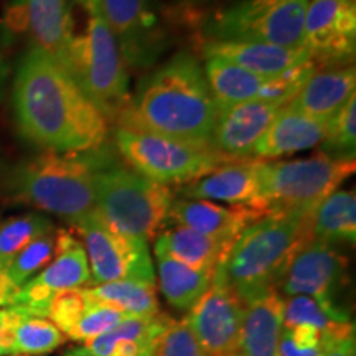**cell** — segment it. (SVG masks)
<instances>
[{
	"label": "cell",
	"instance_id": "cell-1",
	"mask_svg": "<svg viewBox=\"0 0 356 356\" xmlns=\"http://www.w3.org/2000/svg\"><path fill=\"white\" fill-rule=\"evenodd\" d=\"M13 109L20 134L53 152L101 149L109 121L74 79L37 48L22 58L13 83Z\"/></svg>",
	"mask_w": 356,
	"mask_h": 356
},
{
	"label": "cell",
	"instance_id": "cell-2",
	"mask_svg": "<svg viewBox=\"0 0 356 356\" xmlns=\"http://www.w3.org/2000/svg\"><path fill=\"white\" fill-rule=\"evenodd\" d=\"M216 114L203 66L188 53H178L140 84L115 119L118 127L211 147Z\"/></svg>",
	"mask_w": 356,
	"mask_h": 356
},
{
	"label": "cell",
	"instance_id": "cell-3",
	"mask_svg": "<svg viewBox=\"0 0 356 356\" xmlns=\"http://www.w3.org/2000/svg\"><path fill=\"white\" fill-rule=\"evenodd\" d=\"M108 165L99 149L88 152L44 150L8 173L6 193L13 203L30 204L76 226L96 211L95 177Z\"/></svg>",
	"mask_w": 356,
	"mask_h": 356
},
{
	"label": "cell",
	"instance_id": "cell-4",
	"mask_svg": "<svg viewBox=\"0 0 356 356\" xmlns=\"http://www.w3.org/2000/svg\"><path fill=\"white\" fill-rule=\"evenodd\" d=\"M312 239V216L270 213L236 239L220 270L243 304L277 291L296 252Z\"/></svg>",
	"mask_w": 356,
	"mask_h": 356
},
{
	"label": "cell",
	"instance_id": "cell-5",
	"mask_svg": "<svg viewBox=\"0 0 356 356\" xmlns=\"http://www.w3.org/2000/svg\"><path fill=\"white\" fill-rule=\"evenodd\" d=\"M81 22L73 19L63 70L89 101L113 121L127 104L129 76L118 40L106 20L102 0H74Z\"/></svg>",
	"mask_w": 356,
	"mask_h": 356
},
{
	"label": "cell",
	"instance_id": "cell-6",
	"mask_svg": "<svg viewBox=\"0 0 356 356\" xmlns=\"http://www.w3.org/2000/svg\"><path fill=\"white\" fill-rule=\"evenodd\" d=\"M355 173V160L317 154L310 159L261 160V195L267 215L312 216L325 198Z\"/></svg>",
	"mask_w": 356,
	"mask_h": 356
},
{
	"label": "cell",
	"instance_id": "cell-7",
	"mask_svg": "<svg viewBox=\"0 0 356 356\" xmlns=\"http://www.w3.org/2000/svg\"><path fill=\"white\" fill-rule=\"evenodd\" d=\"M173 193L136 170L104 167L95 177L96 211L124 234L149 239L168 220Z\"/></svg>",
	"mask_w": 356,
	"mask_h": 356
},
{
	"label": "cell",
	"instance_id": "cell-8",
	"mask_svg": "<svg viewBox=\"0 0 356 356\" xmlns=\"http://www.w3.org/2000/svg\"><path fill=\"white\" fill-rule=\"evenodd\" d=\"M115 144L134 170L167 186L193 184L234 162L211 147H195L137 129H115Z\"/></svg>",
	"mask_w": 356,
	"mask_h": 356
},
{
	"label": "cell",
	"instance_id": "cell-9",
	"mask_svg": "<svg viewBox=\"0 0 356 356\" xmlns=\"http://www.w3.org/2000/svg\"><path fill=\"white\" fill-rule=\"evenodd\" d=\"M309 0H241L207 24L211 40L252 42L299 50Z\"/></svg>",
	"mask_w": 356,
	"mask_h": 356
},
{
	"label": "cell",
	"instance_id": "cell-10",
	"mask_svg": "<svg viewBox=\"0 0 356 356\" xmlns=\"http://www.w3.org/2000/svg\"><path fill=\"white\" fill-rule=\"evenodd\" d=\"M74 228L84 239L92 284L115 280L155 284L152 257L145 239L121 233L97 211L83 218Z\"/></svg>",
	"mask_w": 356,
	"mask_h": 356
},
{
	"label": "cell",
	"instance_id": "cell-11",
	"mask_svg": "<svg viewBox=\"0 0 356 356\" xmlns=\"http://www.w3.org/2000/svg\"><path fill=\"white\" fill-rule=\"evenodd\" d=\"M243 314L244 304L218 267L211 286L188 310L185 320L208 356H239Z\"/></svg>",
	"mask_w": 356,
	"mask_h": 356
},
{
	"label": "cell",
	"instance_id": "cell-12",
	"mask_svg": "<svg viewBox=\"0 0 356 356\" xmlns=\"http://www.w3.org/2000/svg\"><path fill=\"white\" fill-rule=\"evenodd\" d=\"M304 48L317 68L350 65L356 50L355 0H309Z\"/></svg>",
	"mask_w": 356,
	"mask_h": 356
},
{
	"label": "cell",
	"instance_id": "cell-13",
	"mask_svg": "<svg viewBox=\"0 0 356 356\" xmlns=\"http://www.w3.org/2000/svg\"><path fill=\"white\" fill-rule=\"evenodd\" d=\"M346 257L333 244L312 238L292 257L277 291L286 297L307 296L337 305V293L346 279Z\"/></svg>",
	"mask_w": 356,
	"mask_h": 356
},
{
	"label": "cell",
	"instance_id": "cell-14",
	"mask_svg": "<svg viewBox=\"0 0 356 356\" xmlns=\"http://www.w3.org/2000/svg\"><path fill=\"white\" fill-rule=\"evenodd\" d=\"M92 284L86 251L70 231L58 229V251L53 261L19 289L15 304L47 317L48 305L56 293L84 289Z\"/></svg>",
	"mask_w": 356,
	"mask_h": 356
},
{
	"label": "cell",
	"instance_id": "cell-15",
	"mask_svg": "<svg viewBox=\"0 0 356 356\" xmlns=\"http://www.w3.org/2000/svg\"><path fill=\"white\" fill-rule=\"evenodd\" d=\"M102 10L124 63L134 68L152 63L162 51L155 0H102Z\"/></svg>",
	"mask_w": 356,
	"mask_h": 356
},
{
	"label": "cell",
	"instance_id": "cell-16",
	"mask_svg": "<svg viewBox=\"0 0 356 356\" xmlns=\"http://www.w3.org/2000/svg\"><path fill=\"white\" fill-rule=\"evenodd\" d=\"M3 25L8 32L29 35L32 48L53 58L63 68L71 30L70 0H13Z\"/></svg>",
	"mask_w": 356,
	"mask_h": 356
},
{
	"label": "cell",
	"instance_id": "cell-17",
	"mask_svg": "<svg viewBox=\"0 0 356 356\" xmlns=\"http://www.w3.org/2000/svg\"><path fill=\"white\" fill-rule=\"evenodd\" d=\"M280 108L284 106L257 99L218 108L211 147L228 159H252L256 144Z\"/></svg>",
	"mask_w": 356,
	"mask_h": 356
},
{
	"label": "cell",
	"instance_id": "cell-18",
	"mask_svg": "<svg viewBox=\"0 0 356 356\" xmlns=\"http://www.w3.org/2000/svg\"><path fill=\"white\" fill-rule=\"evenodd\" d=\"M259 165L261 160L256 159L234 160L210 175L184 186L181 195L188 200H218L252 208L267 215L261 195Z\"/></svg>",
	"mask_w": 356,
	"mask_h": 356
},
{
	"label": "cell",
	"instance_id": "cell-19",
	"mask_svg": "<svg viewBox=\"0 0 356 356\" xmlns=\"http://www.w3.org/2000/svg\"><path fill=\"white\" fill-rule=\"evenodd\" d=\"M266 213L238 204H220L210 200H173L168 220L220 241L234 244L252 222Z\"/></svg>",
	"mask_w": 356,
	"mask_h": 356
},
{
	"label": "cell",
	"instance_id": "cell-20",
	"mask_svg": "<svg viewBox=\"0 0 356 356\" xmlns=\"http://www.w3.org/2000/svg\"><path fill=\"white\" fill-rule=\"evenodd\" d=\"M356 73L353 65L315 68L296 97L289 102L292 109L320 121H330L355 96Z\"/></svg>",
	"mask_w": 356,
	"mask_h": 356
},
{
	"label": "cell",
	"instance_id": "cell-21",
	"mask_svg": "<svg viewBox=\"0 0 356 356\" xmlns=\"http://www.w3.org/2000/svg\"><path fill=\"white\" fill-rule=\"evenodd\" d=\"M327 129L328 121L314 119L286 104L279 109L274 121L256 144L252 159L273 160L309 150L322 144Z\"/></svg>",
	"mask_w": 356,
	"mask_h": 356
},
{
	"label": "cell",
	"instance_id": "cell-22",
	"mask_svg": "<svg viewBox=\"0 0 356 356\" xmlns=\"http://www.w3.org/2000/svg\"><path fill=\"white\" fill-rule=\"evenodd\" d=\"M202 53L204 58H221L266 78L277 76L310 60L305 48L291 50V48L275 47V44L252 42L208 40L207 43H203Z\"/></svg>",
	"mask_w": 356,
	"mask_h": 356
},
{
	"label": "cell",
	"instance_id": "cell-23",
	"mask_svg": "<svg viewBox=\"0 0 356 356\" xmlns=\"http://www.w3.org/2000/svg\"><path fill=\"white\" fill-rule=\"evenodd\" d=\"M284 304L279 291H269L244 304L241 327L243 356H279Z\"/></svg>",
	"mask_w": 356,
	"mask_h": 356
},
{
	"label": "cell",
	"instance_id": "cell-24",
	"mask_svg": "<svg viewBox=\"0 0 356 356\" xmlns=\"http://www.w3.org/2000/svg\"><path fill=\"white\" fill-rule=\"evenodd\" d=\"M231 246L233 244L175 225L155 238L154 251L155 256H168L193 269L216 270L225 262Z\"/></svg>",
	"mask_w": 356,
	"mask_h": 356
},
{
	"label": "cell",
	"instance_id": "cell-25",
	"mask_svg": "<svg viewBox=\"0 0 356 356\" xmlns=\"http://www.w3.org/2000/svg\"><path fill=\"white\" fill-rule=\"evenodd\" d=\"M203 71L216 109L257 99L269 79L221 58H207Z\"/></svg>",
	"mask_w": 356,
	"mask_h": 356
},
{
	"label": "cell",
	"instance_id": "cell-26",
	"mask_svg": "<svg viewBox=\"0 0 356 356\" xmlns=\"http://www.w3.org/2000/svg\"><path fill=\"white\" fill-rule=\"evenodd\" d=\"M159 282L168 304L175 310L188 312L211 286L216 270L193 269L168 256H155Z\"/></svg>",
	"mask_w": 356,
	"mask_h": 356
},
{
	"label": "cell",
	"instance_id": "cell-27",
	"mask_svg": "<svg viewBox=\"0 0 356 356\" xmlns=\"http://www.w3.org/2000/svg\"><path fill=\"white\" fill-rule=\"evenodd\" d=\"M312 238L325 243L356 241V197L355 191H335L325 198L312 215Z\"/></svg>",
	"mask_w": 356,
	"mask_h": 356
},
{
	"label": "cell",
	"instance_id": "cell-28",
	"mask_svg": "<svg viewBox=\"0 0 356 356\" xmlns=\"http://www.w3.org/2000/svg\"><path fill=\"white\" fill-rule=\"evenodd\" d=\"M91 299L113 307L129 317H152L160 314L155 284L136 280H115V282L92 284L84 287Z\"/></svg>",
	"mask_w": 356,
	"mask_h": 356
},
{
	"label": "cell",
	"instance_id": "cell-29",
	"mask_svg": "<svg viewBox=\"0 0 356 356\" xmlns=\"http://www.w3.org/2000/svg\"><path fill=\"white\" fill-rule=\"evenodd\" d=\"M353 323L350 314L335 304H327L307 296L287 297L284 304V330L307 327L322 333H333Z\"/></svg>",
	"mask_w": 356,
	"mask_h": 356
},
{
	"label": "cell",
	"instance_id": "cell-30",
	"mask_svg": "<svg viewBox=\"0 0 356 356\" xmlns=\"http://www.w3.org/2000/svg\"><path fill=\"white\" fill-rule=\"evenodd\" d=\"M51 228H55V225L50 218L40 213L0 218V267L7 270L22 249Z\"/></svg>",
	"mask_w": 356,
	"mask_h": 356
},
{
	"label": "cell",
	"instance_id": "cell-31",
	"mask_svg": "<svg viewBox=\"0 0 356 356\" xmlns=\"http://www.w3.org/2000/svg\"><path fill=\"white\" fill-rule=\"evenodd\" d=\"M65 335L51 320L37 314H29L15 330L13 355H47L65 343Z\"/></svg>",
	"mask_w": 356,
	"mask_h": 356
},
{
	"label": "cell",
	"instance_id": "cell-32",
	"mask_svg": "<svg viewBox=\"0 0 356 356\" xmlns=\"http://www.w3.org/2000/svg\"><path fill=\"white\" fill-rule=\"evenodd\" d=\"M58 251V228H51L47 233L38 236L25 249L13 257L10 266L7 267L8 277L17 287L29 282L35 274L43 270Z\"/></svg>",
	"mask_w": 356,
	"mask_h": 356
},
{
	"label": "cell",
	"instance_id": "cell-33",
	"mask_svg": "<svg viewBox=\"0 0 356 356\" xmlns=\"http://www.w3.org/2000/svg\"><path fill=\"white\" fill-rule=\"evenodd\" d=\"M356 147V96L346 102L328 121L327 136L322 142V154L335 159L355 160Z\"/></svg>",
	"mask_w": 356,
	"mask_h": 356
},
{
	"label": "cell",
	"instance_id": "cell-34",
	"mask_svg": "<svg viewBox=\"0 0 356 356\" xmlns=\"http://www.w3.org/2000/svg\"><path fill=\"white\" fill-rule=\"evenodd\" d=\"M89 302L91 299L84 289L63 291L51 299L47 310V318L51 320L65 337H70L86 312Z\"/></svg>",
	"mask_w": 356,
	"mask_h": 356
},
{
	"label": "cell",
	"instance_id": "cell-35",
	"mask_svg": "<svg viewBox=\"0 0 356 356\" xmlns=\"http://www.w3.org/2000/svg\"><path fill=\"white\" fill-rule=\"evenodd\" d=\"M124 317H127V315H124L122 312L91 299L81 320H79L68 338L74 341H84L86 343V341L92 340V338L109 333Z\"/></svg>",
	"mask_w": 356,
	"mask_h": 356
},
{
	"label": "cell",
	"instance_id": "cell-36",
	"mask_svg": "<svg viewBox=\"0 0 356 356\" xmlns=\"http://www.w3.org/2000/svg\"><path fill=\"white\" fill-rule=\"evenodd\" d=\"M172 322L170 317L163 314L152 315V317H124L109 333L118 338L137 341V343L159 346L160 338Z\"/></svg>",
	"mask_w": 356,
	"mask_h": 356
},
{
	"label": "cell",
	"instance_id": "cell-37",
	"mask_svg": "<svg viewBox=\"0 0 356 356\" xmlns=\"http://www.w3.org/2000/svg\"><path fill=\"white\" fill-rule=\"evenodd\" d=\"M155 356H208L186 320H173L160 338Z\"/></svg>",
	"mask_w": 356,
	"mask_h": 356
},
{
	"label": "cell",
	"instance_id": "cell-38",
	"mask_svg": "<svg viewBox=\"0 0 356 356\" xmlns=\"http://www.w3.org/2000/svg\"><path fill=\"white\" fill-rule=\"evenodd\" d=\"M84 348L95 356H155L157 351V346L118 338L113 333L92 338L84 343Z\"/></svg>",
	"mask_w": 356,
	"mask_h": 356
},
{
	"label": "cell",
	"instance_id": "cell-39",
	"mask_svg": "<svg viewBox=\"0 0 356 356\" xmlns=\"http://www.w3.org/2000/svg\"><path fill=\"white\" fill-rule=\"evenodd\" d=\"M29 314H35V312L24 305H10L0 309V356L13 355L15 330Z\"/></svg>",
	"mask_w": 356,
	"mask_h": 356
},
{
	"label": "cell",
	"instance_id": "cell-40",
	"mask_svg": "<svg viewBox=\"0 0 356 356\" xmlns=\"http://www.w3.org/2000/svg\"><path fill=\"white\" fill-rule=\"evenodd\" d=\"M322 356H356L355 325H350L345 330L335 333Z\"/></svg>",
	"mask_w": 356,
	"mask_h": 356
},
{
	"label": "cell",
	"instance_id": "cell-41",
	"mask_svg": "<svg viewBox=\"0 0 356 356\" xmlns=\"http://www.w3.org/2000/svg\"><path fill=\"white\" fill-rule=\"evenodd\" d=\"M19 289L8 277L7 270L0 267V307H10L15 304Z\"/></svg>",
	"mask_w": 356,
	"mask_h": 356
},
{
	"label": "cell",
	"instance_id": "cell-42",
	"mask_svg": "<svg viewBox=\"0 0 356 356\" xmlns=\"http://www.w3.org/2000/svg\"><path fill=\"white\" fill-rule=\"evenodd\" d=\"M8 74V66L6 58H3L2 48H0V97L3 95V86H6V79Z\"/></svg>",
	"mask_w": 356,
	"mask_h": 356
},
{
	"label": "cell",
	"instance_id": "cell-43",
	"mask_svg": "<svg viewBox=\"0 0 356 356\" xmlns=\"http://www.w3.org/2000/svg\"><path fill=\"white\" fill-rule=\"evenodd\" d=\"M63 356H95V355L89 353V351L84 348V346H79V348H73V350L66 351Z\"/></svg>",
	"mask_w": 356,
	"mask_h": 356
},
{
	"label": "cell",
	"instance_id": "cell-44",
	"mask_svg": "<svg viewBox=\"0 0 356 356\" xmlns=\"http://www.w3.org/2000/svg\"><path fill=\"white\" fill-rule=\"evenodd\" d=\"M8 356H30V355H20V353H15V355H8Z\"/></svg>",
	"mask_w": 356,
	"mask_h": 356
},
{
	"label": "cell",
	"instance_id": "cell-45",
	"mask_svg": "<svg viewBox=\"0 0 356 356\" xmlns=\"http://www.w3.org/2000/svg\"><path fill=\"white\" fill-rule=\"evenodd\" d=\"M188 2H204V0H188Z\"/></svg>",
	"mask_w": 356,
	"mask_h": 356
},
{
	"label": "cell",
	"instance_id": "cell-46",
	"mask_svg": "<svg viewBox=\"0 0 356 356\" xmlns=\"http://www.w3.org/2000/svg\"><path fill=\"white\" fill-rule=\"evenodd\" d=\"M239 356H243V355H239Z\"/></svg>",
	"mask_w": 356,
	"mask_h": 356
}]
</instances>
